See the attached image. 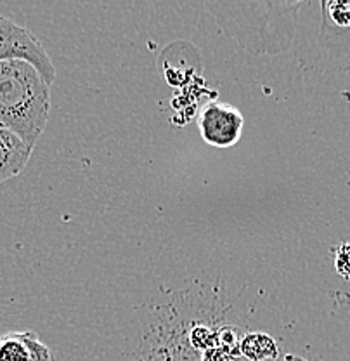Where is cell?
<instances>
[{
    "label": "cell",
    "mask_w": 350,
    "mask_h": 361,
    "mask_svg": "<svg viewBox=\"0 0 350 361\" xmlns=\"http://www.w3.org/2000/svg\"><path fill=\"white\" fill-rule=\"evenodd\" d=\"M33 149L7 129H0V183L16 178L28 165Z\"/></svg>",
    "instance_id": "5"
},
{
    "label": "cell",
    "mask_w": 350,
    "mask_h": 361,
    "mask_svg": "<svg viewBox=\"0 0 350 361\" xmlns=\"http://www.w3.org/2000/svg\"><path fill=\"white\" fill-rule=\"evenodd\" d=\"M51 113V85L26 61L0 63V129L35 148Z\"/></svg>",
    "instance_id": "1"
},
{
    "label": "cell",
    "mask_w": 350,
    "mask_h": 361,
    "mask_svg": "<svg viewBox=\"0 0 350 361\" xmlns=\"http://www.w3.org/2000/svg\"><path fill=\"white\" fill-rule=\"evenodd\" d=\"M239 348L244 358L250 361H270L276 360L280 355L276 341L263 332H254L244 336Z\"/></svg>",
    "instance_id": "6"
},
{
    "label": "cell",
    "mask_w": 350,
    "mask_h": 361,
    "mask_svg": "<svg viewBox=\"0 0 350 361\" xmlns=\"http://www.w3.org/2000/svg\"><path fill=\"white\" fill-rule=\"evenodd\" d=\"M285 361H307V360H304V358H299V356H286V360Z\"/></svg>",
    "instance_id": "9"
},
{
    "label": "cell",
    "mask_w": 350,
    "mask_h": 361,
    "mask_svg": "<svg viewBox=\"0 0 350 361\" xmlns=\"http://www.w3.org/2000/svg\"><path fill=\"white\" fill-rule=\"evenodd\" d=\"M244 118L236 106L212 101L199 113L198 127L203 141L215 148H231L239 141Z\"/></svg>",
    "instance_id": "3"
},
{
    "label": "cell",
    "mask_w": 350,
    "mask_h": 361,
    "mask_svg": "<svg viewBox=\"0 0 350 361\" xmlns=\"http://www.w3.org/2000/svg\"><path fill=\"white\" fill-rule=\"evenodd\" d=\"M325 20L342 30H350V2H323Z\"/></svg>",
    "instance_id": "7"
},
{
    "label": "cell",
    "mask_w": 350,
    "mask_h": 361,
    "mask_svg": "<svg viewBox=\"0 0 350 361\" xmlns=\"http://www.w3.org/2000/svg\"><path fill=\"white\" fill-rule=\"evenodd\" d=\"M30 63L49 85L56 80V68L45 47L25 26L6 16H0V63Z\"/></svg>",
    "instance_id": "2"
},
{
    "label": "cell",
    "mask_w": 350,
    "mask_h": 361,
    "mask_svg": "<svg viewBox=\"0 0 350 361\" xmlns=\"http://www.w3.org/2000/svg\"><path fill=\"white\" fill-rule=\"evenodd\" d=\"M335 268L344 280L350 281V242L342 243L335 255Z\"/></svg>",
    "instance_id": "8"
},
{
    "label": "cell",
    "mask_w": 350,
    "mask_h": 361,
    "mask_svg": "<svg viewBox=\"0 0 350 361\" xmlns=\"http://www.w3.org/2000/svg\"><path fill=\"white\" fill-rule=\"evenodd\" d=\"M0 361H54V355L35 332H9L0 337Z\"/></svg>",
    "instance_id": "4"
}]
</instances>
